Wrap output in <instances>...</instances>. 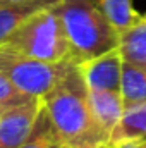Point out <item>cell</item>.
<instances>
[{
    "label": "cell",
    "instance_id": "30bf717a",
    "mask_svg": "<svg viewBox=\"0 0 146 148\" xmlns=\"http://www.w3.org/2000/svg\"><path fill=\"white\" fill-rule=\"evenodd\" d=\"M143 136H146V102L124 107V114L112 133L110 145H115L124 140L143 138Z\"/></svg>",
    "mask_w": 146,
    "mask_h": 148
},
{
    "label": "cell",
    "instance_id": "4fadbf2b",
    "mask_svg": "<svg viewBox=\"0 0 146 148\" xmlns=\"http://www.w3.org/2000/svg\"><path fill=\"white\" fill-rule=\"evenodd\" d=\"M21 148H67V147L60 140L57 131L53 129L45 109H41L31 136L28 138V141Z\"/></svg>",
    "mask_w": 146,
    "mask_h": 148
},
{
    "label": "cell",
    "instance_id": "7a4b0ae2",
    "mask_svg": "<svg viewBox=\"0 0 146 148\" xmlns=\"http://www.w3.org/2000/svg\"><path fill=\"white\" fill-rule=\"evenodd\" d=\"M55 9L77 64L119 47V33L103 14L98 0H60Z\"/></svg>",
    "mask_w": 146,
    "mask_h": 148
},
{
    "label": "cell",
    "instance_id": "9c48e42d",
    "mask_svg": "<svg viewBox=\"0 0 146 148\" xmlns=\"http://www.w3.org/2000/svg\"><path fill=\"white\" fill-rule=\"evenodd\" d=\"M119 50L126 62L146 71V14L119 36Z\"/></svg>",
    "mask_w": 146,
    "mask_h": 148
},
{
    "label": "cell",
    "instance_id": "6da1fadb",
    "mask_svg": "<svg viewBox=\"0 0 146 148\" xmlns=\"http://www.w3.org/2000/svg\"><path fill=\"white\" fill-rule=\"evenodd\" d=\"M41 100L53 129L67 148L110 143L91 114L88 86L79 66H74Z\"/></svg>",
    "mask_w": 146,
    "mask_h": 148
},
{
    "label": "cell",
    "instance_id": "8fae6325",
    "mask_svg": "<svg viewBox=\"0 0 146 148\" xmlns=\"http://www.w3.org/2000/svg\"><path fill=\"white\" fill-rule=\"evenodd\" d=\"M120 95L124 107L146 102V71L126 62L122 64V79H120Z\"/></svg>",
    "mask_w": 146,
    "mask_h": 148
},
{
    "label": "cell",
    "instance_id": "3957f363",
    "mask_svg": "<svg viewBox=\"0 0 146 148\" xmlns=\"http://www.w3.org/2000/svg\"><path fill=\"white\" fill-rule=\"evenodd\" d=\"M3 47L46 62L74 59L55 5L33 14L5 40Z\"/></svg>",
    "mask_w": 146,
    "mask_h": 148
},
{
    "label": "cell",
    "instance_id": "e0dca14e",
    "mask_svg": "<svg viewBox=\"0 0 146 148\" xmlns=\"http://www.w3.org/2000/svg\"><path fill=\"white\" fill-rule=\"evenodd\" d=\"M2 2H24V0H0V3Z\"/></svg>",
    "mask_w": 146,
    "mask_h": 148
},
{
    "label": "cell",
    "instance_id": "2e32d148",
    "mask_svg": "<svg viewBox=\"0 0 146 148\" xmlns=\"http://www.w3.org/2000/svg\"><path fill=\"white\" fill-rule=\"evenodd\" d=\"M72 148H113L110 143H105V145H93V147H72Z\"/></svg>",
    "mask_w": 146,
    "mask_h": 148
},
{
    "label": "cell",
    "instance_id": "9a60e30c",
    "mask_svg": "<svg viewBox=\"0 0 146 148\" xmlns=\"http://www.w3.org/2000/svg\"><path fill=\"white\" fill-rule=\"evenodd\" d=\"M113 148H146V136L143 138H132V140H124L119 141L115 145H112Z\"/></svg>",
    "mask_w": 146,
    "mask_h": 148
},
{
    "label": "cell",
    "instance_id": "7c38bea8",
    "mask_svg": "<svg viewBox=\"0 0 146 148\" xmlns=\"http://www.w3.org/2000/svg\"><path fill=\"white\" fill-rule=\"evenodd\" d=\"M98 3L119 36L141 17L132 0H98Z\"/></svg>",
    "mask_w": 146,
    "mask_h": 148
},
{
    "label": "cell",
    "instance_id": "8992f818",
    "mask_svg": "<svg viewBox=\"0 0 146 148\" xmlns=\"http://www.w3.org/2000/svg\"><path fill=\"white\" fill-rule=\"evenodd\" d=\"M122 64L124 59L120 55L119 47L103 55L89 59L79 64V73L83 76L88 90H113L120 91L122 79Z\"/></svg>",
    "mask_w": 146,
    "mask_h": 148
},
{
    "label": "cell",
    "instance_id": "ba28073f",
    "mask_svg": "<svg viewBox=\"0 0 146 148\" xmlns=\"http://www.w3.org/2000/svg\"><path fill=\"white\" fill-rule=\"evenodd\" d=\"M60 0H24V2H2L0 3V45L10 36L24 21L38 10L57 5Z\"/></svg>",
    "mask_w": 146,
    "mask_h": 148
},
{
    "label": "cell",
    "instance_id": "5b68a950",
    "mask_svg": "<svg viewBox=\"0 0 146 148\" xmlns=\"http://www.w3.org/2000/svg\"><path fill=\"white\" fill-rule=\"evenodd\" d=\"M43 100L31 97L24 103L0 112V148H21L31 136Z\"/></svg>",
    "mask_w": 146,
    "mask_h": 148
},
{
    "label": "cell",
    "instance_id": "277c9868",
    "mask_svg": "<svg viewBox=\"0 0 146 148\" xmlns=\"http://www.w3.org/2000/svg\"><path fill=\"white\" fill-rule=\"evenodd\" d=\"M74 66H79L74 59L46 62L0 45V73L28 97L43 98Z\"/></svg>",
    "mask_w": 146,
    "mask_h": 148
},
{
    "label": "cell",
    "instance_id": "ac0fdd59",
    "mask_svg": "<svg viewBox=\"0 0 146 148\" xmlns=\"http://www.w3.org/2000/svg\"><path fill=\"white\" fill-rule=\"evenodd\" d=\"M0 112H2V110H0Z\"/></svg>",
    "mask_w": 146,
    "mask_h": 148
},
{
    "label": "cell",
    "instance_id": "5bb4252c",
    "mask_svg": "<svg viewBox=\"0 0 146 148\" xmlns=\"http://www.w3.org/2000/svg\"><path fill=\"white\" fill-rule=\"evenodd\" d=\"M29 98L31 97H28L23 91H19L3 74L0 73V110H5L9 107L19 105V103H24Z\"/></svg>",
    "mask_w": 146,
    "mask_h": 148
},
{
    "label": "cell",
    "instance_id": "52a82bcc",
    "mask_svg": "<svg viewBox=\"0 0 146 148\" xmlns=\"http://www.w3.org/2000/svg\"><path fill=\"white\" fill-rule=\"evenodd\" d=\"M88 100H89V109L95 117V122L110 140L113 129L117 127L124 114V100L120 91L88 90Z\"/></svg>",
    "mask_w": 146,
    "mask_h": 148
}]
</instances>
